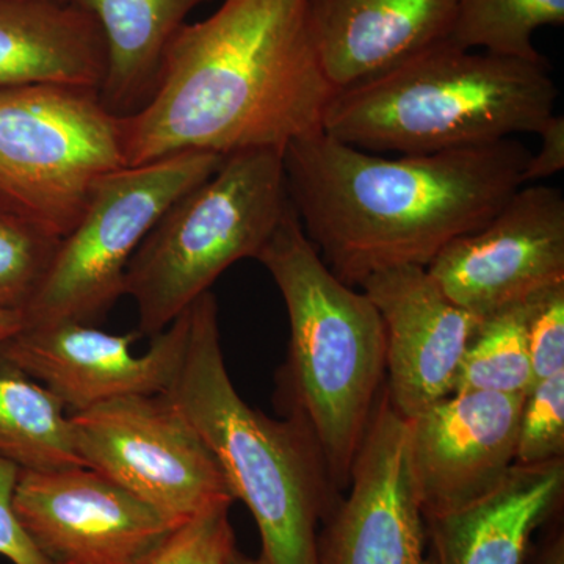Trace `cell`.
Returning a JSON list of instances; mask_svg holds the SVG:
<instances>
[{
	"label": "cell",
	"mask_w": 564,
	"mask_h": 564,
	"mask_svg": "<svg viewBox=\"0 0 564 564\" xmlns=\"http://www.w3.org/2000/svg\"><path fill=\"white\" fill-rule=\"evenodd\" d=\"M336 93L315 50L310 0H225L182 25L150 101L120 117L126 165L188 151H284L323 132Z\"/></svg>",
	"instance_id": "obj_1"
},
{
	"label": "cell",
	"mask_w": 564,
	"mask_h": 564,
	"mask_svg": "<svg viewBox=\"0 0 564 564\" xmlns=\"http://www.w3.org/2000/svg\"><path fill=\"white\" fill-rule=\"evenodd\" d=\"M530 152L516 139L388 159L321 132L284 150L289 198L307 239L358 288L393 267H429L480 229L524 185Z\"/></svg>",
	"instance_id": "obj_2"
},
{
	"label": "cell",
	"mask_w": 564,
	"mask_h": 564,
	"mask_svg": "<svg viewBox=\"0 0 564 564\" xmlns=\"http://www.w3.org/2000/svg\"><path fill=\"white\" fill-rule=\"evenodd\" d=\"M256 259L276 282L291 325L278 377L282 410L313 436L343 494L384 391L383 322L366 293L329 270L292 202Z\"/></svg>",
	"instance_id": "obj_3"
},
{
	"label": "cell",
	"mask_w": 564,
	"mask_h": 564,
	"mask_svg": "<svg viewBox=\"0 0 564 564\" xmlns=\"http://www.w3.org/2000/svg\"><path fill=\"white\" fill-rule=\"evenodd\" d=\"M188 314L184 361L166 395L209 445L234 499L251 511L262 562L318 564V527L343 494L313 436L291 415L269 417L239 395L223 358L214 293H203Z\"/></svg>",
	"instance_id": "obj_4"
},
{
	"label": "cell",
	"mask_w": 564,
	"mask_h": 564,
	"mask_svg": "<svg viewBox=\"0 0 564 564\" xmlns=\"http://www.w3.org/2000/svg\"><path fill=\"white\" fill-rule=\"evenodd\" d=\"M556 98L547 61L473 54L443 41L337 91L323 132L375 154H433L538 133Z\"/></svg>",
	"instance_id": "obj_5"
},
{
	"label": "cell",
	"mask_w": 564,
	"mask_h": 564,
	"mask_svg": "<svg viewBox=\"0 0 564 564\" xmlns=\"http://www.w3.org/2000/svg\"><path fill=\"white\" fill-rule=\"evenodd\" d=\"M291 206L284 151L226 154L217 172L165 210L126 270L140 336L161 334L226 269L258 258Z\"/></svg>",
	"instance_id": "obj_6"
},
{
	"label": "cell",
	"mask_w": 564,
	"mask_h": 564,
	"mask_svg": "<svg viewBox=\"0 0 564 564\" xmlns=\"http://www.w3.org/2000/svg\"><path fill=\"white\" fill-rule=\"evenodd\" d=\"M124 166L120 117L102 106L98 90L0 91V209L63 239L99 182Z\"/></svg>",
	"instance_id": "obj_7"
},
{
	"label": "cell",
	"mask_w": 564,
	"mask_h": 564,
	"mask_svg": "<svg viewBox=\"0 0 564 564\" xmlns=\"http://www.w3.org/2000/svg\"><path fill=\"white\" fill-rule=\"evenodd\" d=\"M223 159L181 152L124 166L99 182L22 313L24 326L102 321L124 295L126 270L144 237L177 198L217 172Z\"/></svg>",
	"instance_id": "obj_8"
},
{
	"label": "cell",
	"mask_w": 564,
	"mask_h": 564,
	"mask_svg": "<svg viewBox=\"0 0 564 564\" xmlns=\"http://www.w3.org/2000/svg\"><path fill=\"white\" fill-rule=\"evenodd\" d=\"M70 423L85 467L176 524L236 502L209 445L166 393L109 400L70 414Z\"/></svg>",
	"instance_id": "obj_9"
},
{
	"label": "cell",
	"mask_w": 564,
	"mask_h": 564,
	"mask_svg": "<svg viewBox=\"0 0 564 564\" xmlns=\"http://www.w3.org/2000/svg\"><path fill=\"white\" fill-rule=\"evenodd\" d=\"M445 295L485 318L564 284V196L522 185L477 231L444 247L426 267Z\"/></svg>",
	"instance_id": "obj_10"
},
{
	"label": "cell",
	"mask_w": 564,
	"mask_h": 564,
	"mask_svg": "<svg viewBox=\"0 0 564 564\" xmlns=\"http://www.w3.org/2000/svg\"><path fill=\"white\" fill-rule=\"evenodd\" d=\"M13 508L51 564H148L180 527L88 467L21 473Z\"/></svg>",
	"instance_id": "obj_11"
},
{
	"label": "cell",
	"mask_w": 564,
	"mask_h": 564,
	"mask_svg": "<svg viewBox=\"0 0 564 564\" xmlns=\"http://www.w3.org/2000/svg\"><path fill=\"white\" fill-rule=\"evenodd\" d=\"M318 564H433L411 470L410 421L381 393L347 496L323 522Z\"/></svg>",
	"instance_id": "obj_12"
},
{
	"label": "cell",
	"mask_w": 564,
	"mask_h": 564,
	"mask_svg": "<svg viewBox=\"0 0 564 564\" xmlns=\"http://www.w3.org/2000/svg\"><path fill=\"white\" fill-rule=\"evenodd\" d=\"M188 307L151 337L143 355L132 350L139 332L110 334L73 322L22 325L0 350L50 389L70 414L120 397L159 395L170 391L184 361Z\"/></svg>",
	"instance_id": "obj_13"
},
{
	"label": "cell",
	"mask_w": 564,
	"mask_h": 564,
	"mask_svg": "<svg viewBox=\"0 0 564 564\" xmlns=\"http://www.w3.org/2000/svg\"><path fill=\"white\" fill-rule=\"evenodd\" d=\"M524 395L456 392L410 421L411 470L423 518L480 499L516 462Z\"/></svg>",
	"instance_id": "obj_14"
},
{
	"label": "cell",
	"mask_w": 564,
	"mask_h": 564,
	"mask_svg": "<svg viewBox=\"0 0 564 564\" xmlns=\"http://www.w3.org/2000/svg\"><path fill=\"white\" fill-rule=\"evenodd\" d=\"M359 288L383 322L386 392L403 417L413 419L454 392L481 318L452 302L425 267L381 270Z\"/></svg>",
	"instance_id": "obj_15"
},
{
	"label": "cell",
	"mask_w": 564,
	"mask_h": 564,
	"mask_svg": "<svg viewBox=\"0 0 564 564\" xmlns=\"http://www.w3.org/2000/svg\"><path fill=\"white\" fill-rule=\"evenodd\" d=\"M456 0H310L311 32L337 91L448 40Z\"/></svg>",
	"instance_id": "obj_16"
},
{
	"label": "cell",
	"mask_w": 564,
	"mask_h": 564,
	"mask_svg": "<svg viewBox=\"0 0 564 564\" xmlns=\"http://www.w3.org/2000/svg\"><path fill=\"white\" fill-rule=\"evenodd\" d=\"M564 459L514 464L492 491L425 518L433 564H524L533 534L562 510Z\"/></svg>",
	"instance_id": "obj_17"
},
{
	"label": "cell",
	"mask_w": 564,
	"mask_h": 564,
	"mask_svg": "<svg viewBox=\"0 0 564 564\" xmlns=\"http://www.w3.org/2000/svg\"><path fill=\"white\" fill-rule=\"evenodd\" d=\"M109 50L101 25L61 0H0V91L33 85L98 90Z\"/></svg>",
	"instance_id": "obj_18"
},
{
	"label": "cell",
	"mask_w": 564,
	"mask_h": 564,
	"mask_svg": "<svg viewBox=\"0 0 564 564\" xmlns=\"http://www.w3.org/2000/svg\"><path fill=\"white\" fill-rule=\"evenodd\" d=\"M90 13L109 50L99 99L110 113L129 117L150 101L166 47L196 7L210 0H61Z\"/></svg>",
	"instance_id": "obj_19"
},
{
	"label": "cell",
	"mask_w": 564,
	"mask_h": 564,
	"mask_svg": "<svg viewBox=\"0 0 564 564\" xmlns=\"http://www.w3.org/2000/svg\"><path fill=\"white\" fill-rule=\"evenodd\" d=\"M61 400L0 350V458L22 473L85 467Z\"/></svg>",
	"instance_id": "obj_20"
},
{
	"label": "cell",
	"mask_w": 564,
	"mask_h": 564,
	"mask_svg": "<svg viewBox=\"0 0 564 564\" xmlns=\"http://www.w3.org/2000/svg\"><path fill=\"white\" fill-rule=\"evenodd\" d=\"M563 22L564 0H456L447 41L464 51L484 47L499 57L543 62L533 33Z\"/></svg>",
	"instance_id": "obj_21"
},
{
	"label": "cell",
	"mask_w": 564,
	"mask_h": 564,
	"mask_svg": "<svg viewBox=\"0 0 564 564\" xmlns=\"http://www.w3.org/2000/svg\"><path fill=\"white\" fill-rule=\"evenodd\" d=\"M529 302L481 318L464 351L454 392L525 395L533 386L527 344Z\"/></svg>",
	"instance_id": "obj_22"
},
{
	"label": "cell",
	"mask_w": 564,
	"mask_h": 564,
	"mask_svg": "<svg viewBox=\"0 0 564 564\" xmlns=\"http://www.w3.org/2000/svg\"><path fill=\"white\" fill-rule=\"evenodd\" d=\"M61 240L0 209V311L24 313L50 272Z\"/></svg>",
	"instance_id": "obj_23"
},
{
	"label": "cell",
	"mask_w": 564,
	"mask_h": 564,
	"mask_svg": "<svg viewBox=\"0 0 564 564\" xmlns=\"http://www.w3.org/2000/svg\"><path fill=\"white\" fill-rule=\"evenodd\" d=\"M554 459H564V373L533 383L519 415L514 464Z\"/></svg>",
	"instance_id": "obj_24"
},
{
	"label": "cell",
	"mask_w": 564,
	"mask_h": 564,
	"mask_svg": "<svg viewBox=\"0 0 564 564\" xmlns=\"http://www.w3.org/2000/svg\"><path fill=\"white\" fill-rule=\"evenodd\" d=\"M231 500L204 508L174 530L148 564H228L236 552Z\"/></svg>",
	"instance_id": "obj_25"
},
{
	"label": "cell",
	"mask_w": 564,
	"mask_h": 564,
	"mask_svg": "<svg viewBox=\"0 0 564 564\" xmlns=\"http://www.w3.org/2000/svg\"><path fill=\"white\" fill-rule=\"evenodd\" d=\"M527 344L533 383L564 373V284L530 300Z\"/></svg>",
	"instance_id": "obj_26"
},
{
	"label": "cell",
	"mask_w": 564,
	"mask_h": 564,
	"mask_svg": "<svg viewBox=\"0 0 564 564\" xmlns=\"http://www.w3.org/2000/svg\"><path fill=\"white\" fill-rule=\"evenodd\" d=\"M21 473L20 467L0 458V556L11 564H51L36 551L14 514L13 497Z\"/></svg>",
	"instance_id": "obj_27"
},
{
	"label": "cell",
	"mask_w": 564,
	"mask_h": 564,
	"mask_svg": "<svg viewBox=\"0 0 564 564\" xmlns=\"http://www.w3.org/2000/svg\"><path fill=\"white\" fill-rule=\"evenodd\" d=\"M541 137V147L538 152L530 154L527 162L524 185L529 182L545 180L563 172L564 169V118L563 115H552L543 129L538 132Z\"/></svg>",
	"instance_id": "obj_28"
},
{
	"label": "cell",
	"mask_w": 564,
	"mask_h": 564,
	"mask_svg": "<svg viewBox=\"0 0 564 564\" xmlns=\"http://www.w3.org/2000/svg\"><path fill=\"white\" fill-rule=\"evenodd\" d=\"M547 532L532 544L524 564H564V529L562 519L555 514L547 522Z\"/></svg>",
	"instance_id": "obj_29"
},
{
	"label": "cell",
	"mask_w": 564,
	"mask_h": 564,
	"mask_svg": "<svg viewBox=\"0 0 564 564\" xmlns=\"http://www.w3.org/2000/svg\"><path fill=\"white\" fill-rule=\"evenodd\" d=\"M24 325L21 313H11V311H0V344L10 339Z\"/></svg>",
	"instance_id": "obj_30"
},
{
	"label": "cell",
	"mask_w": 564,
	"mask_h": 564,
	"mask_svg": "<svg viewBox=\"0 0 564 564\" xmlns=\"http://www.w3.org/2000/svg\"><path fill=\"white\" fill-rule=\"evenodd\" d=\"M228 564H265L262 562L261 556L259 558H251V556L242 554V552L237 551L234 552L231 560H229Z\"/></svg>",
	"instance_id": "obj_31"
}]
</instances>
